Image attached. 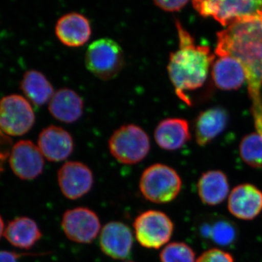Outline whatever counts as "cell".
<instances>
[{
	"mask_svg": "<svg viewBox=\"0 0 262 262\" xmlns=\"http://www.w3.org/2000/svg\"><path fill=\"white\" fill-rule=\"evenodd\" d=\"M188 1H154V4L160 9L167 12L179 11L187 5Z\"/></svg>",
	"mask_w": 262,
	"mask_h": 262,
	"instance_id": "obj_27",
	"label": "cell"
},
{
	"mask_svg": "<svg viewBox=\"0 0 262 262\" xmlns=\"http://www.w3.org/2000/svg\"><path fill=\"white\" fill-rule=\"evenodd\" d=\"M4 236L15 247L29 249L40 239L42 233L32 219L20 217L10 222L5 230Z\"/></svg>",
	"mask_w": 262,
	"mask_h": 262,
	"instance_id": "obj_21",
	"label": "cell"
},
{
	"mask_svg": "<svg viewBox=\"0 0 262 262\" xmlns=\"http://www.w3.org/2000/svg\"><path fill=\"white\" fill-rule=\"evenodd\" d=\"M194 9L203 17H212L224 27L251 18H262V1L206 0L192 2Z\"/></svg>",
	"mask_w": 262,
	"mask_h": 262,
	"instance_id": "obj_4",
	"label": "cell"
},
{
	"mask_svg": "<svg viewBox=\"0 0 262 262\" xmlns=\"http://www.w3.org/2000/svg\"><path fill=\"white\" fill-rule=\"evenodd\" d=\"M83 100L73 90L61 89L55 93L49 102L50 113L59 121L72 123L83 113Z\"/></svg>",
	"mask_w": 262,
	"mask_h": 262,
	"instance_id": "obj_17",
	"label": "cell"
},
{
	"mask_svg": "<svg viewBox=\"0 0 262 262\" xmlns=\"http://www.w3.org/2000/svg\"><path fill=\"white\" fill-rule=\"evenodd\" d=\"M3 230H4V223H3V221L2 220L1 216H0V238H1L2 235H3Z\"/></svg>",
	"mask_w": 262,
	"mask_h": 262,
	"instance_id": "obj_30",
	"label": "cell"
},
{
	"mask_svg": "<svg viewBox=\"0 0 262 262\" xmlns=\"http://www.w3.org/2000/svg\"><path fill=\"white\" fill-rule=\"evenodd\" d=\"M160 258L161 262H196L194 250L182 242L165 246L160 253Z\"/></svg>",
	"mask_w": 262,
	"mask_h": 262,
	"instance_id": "obj_25",
	"label": "cell"
},
{
	"mask_svg": "<svg viewBox=\"0 0 262 262\" xmlns=\"http://www.w3.org/2000/svg\"><path fill=\"white\" fill-rule=\"evenodd\" d=\"M101 251L114 259H125L130 256L134 244L130 229L120 222H111L101 229L99 237Z\"/></svg>",
	"mask_w": 262,
	"mask_h": 262,
	"instance_id": "obj_13",
	"label": "cell"
},
{
	"mask_svg": "<svg viewBox=\"0 0 262 262\" xmlns=\"http://www.w3.org/2000/svg\"><path fill=\"white\" fill-rule=\"evenodd\" d=\"M155 139L163 149L175 151L180 149L190 139L187 120L180 118L163 120L155 129Z\"/></svg>",
	"mask_w": 262,
	"mask_h": 262,
	"instance_id": "obj_18",
	"label": "cell"
},
{
	"mask_svg": "<svg viewBox=\"0 0 262 262\" xmlns=\"http://www.w3.org/2000/svg\"><path fill=\"white\" fill-rule=\"evenodd\" d=\"M228 113L225 108L213 107L203 112L195 125V139L198 145L204 146L220 136L227 127Z\"/></svg>",
	"mask_w": 262,
	"mask_h": 262,
	"instance_id": "obj_19",
	"label": "cell"
},
{
	"mask_svg": "<svg viewBox=\"0 0 262 262\" xmlns=\"http://www.w3.org/2000/svg\"><path fill=\"white\" fill-rule=\"evenodd\" d=\"M125 262H133V261H125Z\"/></svg>",
	"mask_w": 262,
	"mask_h": 262,
	"instance_id": "obj_31",
	"label": "cell"
},
{
	"mask_svg": "<svg viewBox=\"0 0 262 262\" xmlns=\"http://www.w3.org/2000/svg\"><path fill=\"white\" fill-rule=\"evenodd\" d=\"M20 89L33 104L39 106L51 101L55 94L50 81L37 70H29L24 74Z\"/></svg>",
	"mask_w": 262,
	"mask_h": 262,
	"instance_id": "obj_22",
	"label": "cell"
},
{
	"mask_svg": "<svg viewBox=\"0 0 262 262\" xmlns=\"http://www.w3.org/2000/svg\"><path fill=\"white\" fill-rule=\"evenodd\" d=\"M38 147L43 156L49 161H63L73 151V138L62 127L51 125L39 134Z\"/></svg>",
	"mask_w": 262,
	"mask_h": 262,
	"instance_id": "obj_14",
	"label": "cell"
},
{
	"mask_svg": "<svg viewBox=\"0 0 262 262\" xmlns=\"http://www.w3.org/2000/svg\"><path fill=\"white\" fill-rule=\"evenodd\" d=\"M212 77L218 89L231 91L238 89L246 80L242 64L232 57H220L212 69Z\"/></svg>",
	"mask_w": 262,
	"mask_h": 262,
	"instance_id": "obj_20",
	"label": "cell"
},
{
	"mask_svg": "<svg viewBox=\"0 0 262 262\" xmlns=\"http://www.w3.org/2000/svg\"><path fill=\"white\" fill-rule=\"evenodd\" d=\"M61 227L69 239L77 244H91L101 230L98 215L85 207H78L65 212Z\"/></svg>",
	"mask_w": 262,
	"mask_h": 262,
	"instance_id": "obj_9",
	"label": "cell"
},
{
	"mask_svg": "<svg viewBox=\"0 0 262 262\" xmlns=\"http://www.w3.org/2000/svg\"><path fill=\"white\" fill-rule=\"evenodd\" d=\"M182 181L168 165L157 163L143 172L139 182L141 194L147 201L158 204L170 203L178 196Z\"/></svg>",
	"mask_w": 262,
	"mask_h": 262,
	"instance_id": "obj_3",
	"label": "cell"
},
{
	"mask_svg": "<svg viewBox=\"0 0 262 262\" xmlns=\"http://www.w3.org/2000/svg\"><path fill=\"white\" fill-rule=\"evenodd\" d=\"M35 115L23 96L10 95L0 100V130L6 135L23 136L32 129Z\"/></svg>",
	"mask_w": 262,
	"mask_h": 262,
	"instance_id": "obj_8",
	"label": "cell"
},
{
	"mask_svg": "<svg viewBox=\"0 0 262 262\" xmlns=\"http://www.w3.org/2000/svg\"><path fill=\"white\" fill-rule=\"evenodd\" d=\"M58 182L62 194L70 200H77L88 194L94 185L91 169L80 162H67L58 172Z\"/></svg>",
	"mask_w": 262,
	"mask_h": 262,
	"instance_id": "obj_10",
	"label": "cell"
},
{
	"mask_svg": "<svg viewBox=\"0 0 262 262\" xmlns=\"http://www.w3.org/2000/svg\"><path fill=\"white\" fill-rule=\"evenodd\" d=\"M227 206L238 220H254L262 212V191L252 184L236 186L229 193Z\"/></svg>",
	"mask_w": 262,
	"mask_h": 262,
	"instance_id": "obj_12",
	"label": "cell"
},
{
	"mask_svg": "<svg viewBox=\"0 0 262 262\" xmlns=\"http://www.w3.org/2000/svg\"><path fill=\"white\" fill-rule=\"evenodd\" d=\"M196 188L200 199L207 206H218L229 194L228 178L219 170H208L202 174Z\"/></svg>",
	"mask_w": 262,
	"mask_h": 262,
	"instance_id": "obj_16",
	"label": "cell"
},
{
	"mask_svg": "<svg viewBox=\"0 0 262 262\" xmlns=\"http://www.w3.org/2000/svg\"><path fill=\"white\" fill-rule=\"evenodd\" d=\"M239 155L245 163L254 168H262V136L248 134L241 141Z\"/></svg>",
	"mask_w": 262,
	"mask_h": 262,
	"instance_id": "obj_23",
	"label": "cell"
},
{
	"mask_svg": "<svg viewBox=\"0 0 262 262\" xmlns=\"http://www.w3.org/2000/svg\"><path fill=\"white\" fill-rule=\"evenodd\" d=\"M215 53L232 57L244 67L255 127L262 136V18L241 20L219 32Z\"/></svg>",
	"mask_w": 262,
	"mask_h": 262,
	"instance_id": "obj_1",
	"label": "cell"
},
{
	"mask_svg": "<svg viewBox=\"0 0 262 262\" xmlns=\"http://www.w3.org/2000/svg\"><path fill=\"white\" fill-rule=\"evenodd\" d=\"M205 237H209L215 244L229 246L237 238V230L234 224L227 220H218L213 225L202 229Z\"/></svg>",
	"mask_w": 262,
	"mask_h": 262,
	"instance_id": "obj_24",
	"label": "cell"
},
{
	"mask_svg": "<svg viewBox=\"0 0 262 262\" xmlns=\"http://www.w3.org/2000/svg\"><path fill=\"white\" fill-rule=\"evenodd\" d=\"M179 48L170 55L169 77L181 99L189 103L185 91H194L206 82L214 55L206 46H196L191 34L177 21Z\"/></svg>",
	"mask_w": 262,
	"mask_h": 262,
	"instance_id": "obj_2",
	"label": "cell"
},
{
	"mask_svg": "<svg viewBox=\"0 0 262 262\" xmlns=\"http://www.w3.org/2000/svg\"><path fill=\"white\" fill-rule=\"evenodd\" d=\"M136 239L143 247L158 249L171 238L174 226L163 212L149 210L136 217L134 223Z\"/></svg>",
	"mask_w": 262,
	"mask_h": 262,
	"instance_id": "obj_7",
	"label": "cell"
},
{
	"mask_svg": "<svg viewBox=\"0 0 262 262\" xmlns=\"http://www.w3.org/2000/svg\"><path fill=\"white\" fill-rule=\"evenodd\" d=\"M18 255L9 251H0V262H18Z\"/></svg>",
	"mask_w": 262,
	"mask_h": 262,
	"instance_id": "obj_29",
	"label": "cell"
},
{
	"mask_svg": "<svg viewBox=\"0 0 262 262\" xmlns=\"http://www.w3.org/2000/svg\"><path fill=\"white\" fill-rule=\"evenodd\" d=\"M88 70L102 80L116 77L125 64L121 46L110 38L97 39L90 45L85 53Z\"/></svg>",
	"mask_w": 262,
	"mask_h": 262,
	"instance_id": "obj_5",
	"label": "cell"
},
{
	"mask_svg": "<svg viewBox=\"0 0 262 262\" xmlns=\"http://www.w3.org/2000/svg\"><path fill=\"white\" fill-rule=\"evenodd\" d=\"M10 165L13 173L23 180H33L42 173L44 156L31 141H18L13 146L10 157Z\"/></svg>",
	"mask_w": 262,
	"mask_h": 262,
	"instance_id": "obj_11",
	"label": "cell"
},
{
	"mask_svg": "<svg viewBox=\"0 0 262 262\" xmlns=\"http://www.w3.org/2000/svg\"><path fill=\"white\" fill-rule=\"evenodd\" d=\"M91 26L89 19L78 13H67L58 19L56 25V37L68 47H80L91 38Z\"/></svg>",
	"mask_w": 262,
	"mask_h": 262,
	"instance_id": "obj_15",
	"label": "cell"
},
{
	"mask_svg": "<svg viewBox=\"0 0 262 262\" xmlns=\"http://www.w3.org/2000/svg\"><path fill=\"white\" fill-rule=\"evenodd\" d=\"M108 149L117 161L134 165L142 161L149 152V136L138 125H125L114 132L108 141Z\"/></svg>",
	"mask_w": 262,
	"mask_h": 262,
	"instance_id": "obj_6",
	"label": "cell"
},
{
	"mask_svg": "<svg viewBox=\"0 0 262 262\" xmlns=\"http://www.w3.org/2000/svg\"><path fill=\"white\" fill-rule=\"evenodd\" d=\"M196 262H234V259L231 253L214 248L202 253Z\"/></svg>",
	"mask_w": 262,
	"mask_h": 262,
	"instance_id": "obj_26",
	"label": "cell"
},
{
	"mask_svg": "<svg viewBox=\"0 0 262 262\" xmlns=\"http://www.w3.org/2000/svg\"><path fill=\"white\" fill-rule=\"evenodd\" d=\"M3 133L0 130V171L3 169V163H4L5 158L8 155V144H9V139L3 135Z\"/></svg>",
	"mask_w": 262,
	"mask_h": 262,
	"instance_id": "obj_28",
	"label": "cell"
}]
</instances>
